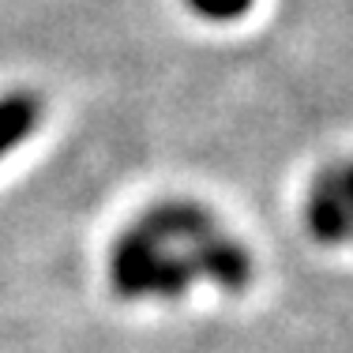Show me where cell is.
<instances>
[{
	"label": "cell",
	"instance_id": "obj_1",
	"mask_svg": "<svg viewBox=\"0 0 353 353\" xmlns=\"http://www.w3.org/2000/svg\"><path fill=\"white\" fill-rule=\"evenodd\" d=\"M199 279L230 290L248 282V252L199 203L150 207L109 248V285L121 301H170Z\"/></svg>",
	"mask_w": 353,
	"mask_h": 353
},
{
	"label": "cell",
	"instance_id": "obj_2",
	"mask_svg": "<svg viewBox=\"0 0 353 353\" xmlns=\"http://www.w3.org/2000/svg\"><path fill=\"white\" fill-rule=\"evenodd\" d=\"M46 121V98L30 87H12L0 94V162L23 147Z\"/></svg>",
	"mask_w": 353,
	"mask_h": 353
},
{
	"label": "cell",
	"instance_id": "obj_3",
	"mask_svg": "<svg viewBox=\"0 0 353 353\" xmlns=\"http://www.w3.org/2000/svg\"><path fill=\"white\" fill-rule=\"evenodd\" d=\"M188 8L196 15H203V19H237V15H245L252 8V0H188Z\"/></svg>",
	"mask_w": 353,
	"mask_h": 353
}]
</instances>
